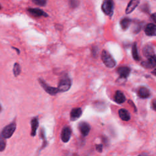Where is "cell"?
<instances>
[{"mask_svg": "<svg viewBox=\"0 0 156 156\" xmlns=\"http://www.w3.org/2000/svg\"><path fill=\"white\" fill-rule=\"evenodd\" d=\"M16 127H17V125L15 122L12 123L7 126H6L2 131L1 136L5 138H11L14 132L16 131Z\"/></svg>", "mask_w": 156, "mask_h": 156, "instance_id": "4", "label": "cell"}, {"mask_svg": "<svg viewBox=\"0 0 156 156\" xmlns=\"http://www.w3.org/2000/svg\"><path fill=\"white\" fill-rule=\"evenodd\" d=\"M132 57L135 61H139L140 57L138 53V49H137V43H134L132 45Z\"/></svg>", "mask_w": 156, "mask_h": 156, "instance_id": "20", "label": "cell"}, {"mask_svg": "<svg viewBox=\"0 0 156 156\" xmlns=\"http://www.w3.org/2000/svg\"><path fill=\"white\" fill-rule=\"evenodd\" d=\"M145 32L148 36H155L156 34V26L153 23L146 25L145 28Z\"/></svg>", "mask_w": 156, "mask_h": 156, "instance_id": "15", "label": "cell"}, {"mask_svg": "<svg viewBox=\"0 0 156 156\" xmlns=\"http://www.w3.org/2000/svg\"><path fill=\"white\" fill-rule=\"evenodd\" d=\"M39 127V120L37 118H34L31 120V135L32 137H34L36 135L37 130Z\"/></svg>", "mask_w": 156, "mask_h": 156, "instance_id": "18", "label": "cell"}, {"mask_svg": "<svg viewBox=\"0 0 156 156\" xmlns=\"http://www.w3.org/2000/svg\"><path fill=\"white\" fill-rule=\"evenodd\" d=\"M141 65H142L144 68L146 69H150V68H154L156 65L155 56L148 58L147 60L142 62Z\"/></svg>", "mask_w": 156, "mask_h": 156, "instance_id": "8", "label": "cell"}, {"mask_svg": "<svg viewBox=\"0 0 156 156\" xmlns=\"http://www.w3.org/2000/svg\"><path fill=\"white\" fill-rule=\"evenodd\" d=\"M142 25L141 23H136L133 27V32L134 33H138L141 29H142Z\"/></svg>", "mask_w": 156, "mask_h": 156, "instance_id": "26", "label": "cell"}, {"mask_svg": "<svg viewBox=\"0 0 156 156\" xmlns=\"http://www.w3.org/2000/svg\"><path fill=\"white\" fill-rule=\"evenodd\" d=\"M114 7L113 0H104L102 4V10L107 16L111 17L113 15Z\"/></svg>", "mask_w": 156, "mask_h": 156, "instance_id": "3", "label": "cell"}, {"mask_svg": "<svg viewBox=\"0 0 156 156\" xmlns=\"http://www.w3.org/2000/svg\"><path fill=\"white\" fill-rule=\"evenodd\" d=\"M131 22L132 20L130 18L127 17L123 18L120 21V26L123 30H126V29H128L130 26Z\"/></svg>", "mask_w": 156, "mask_h": 156, "instance_id": "19", "label": "cell"}, {"mask_svg": "<svg viewBox=\"0 0 156 156\" xmlns=\"http://www.w3.org/2000/svg\"><path fill=\"white\" fill-rule=\"evenodd\" d=\"M32 2L39 6H44L47 4V0H32Z\"/></svg>", "mask_w": 156, "mask_h": 156, "instance_id": "25", "label": "cell"}, {"mask_svg": "<svg viewBox=\"0 0 156 156\" xmlns=\"http://www.w3.org/2000/svg\"><path fill=\"white\" fill-rule=\"evenodd\" d=\"M151 17H152V19L153 21L155 23V13H153V14L152 15V16H151Z\"/></svg>", "mask_w": 156, "mask_h": 156, "instance_id": "30", "label": "cell"}, {"mask_svg": "<svg viewBox=\"0 0 156 156\" xmlns=\"http://www.w3.org/2000/svg\"><path fill=\"white\" fill-rule=\"evenodd\" d=\"M126 99L124 93L120 90L116 92L114 96V101L118 104H123L126 101Z\"/></svg>", "mask_w": 156, "mask_h": 156, "instance_id": "17", "label": "cell"}, {"mask_svg": "<svg viewBox=\"0 0 156 156\" xmlns=\"http://www.w3.org/2000/svg\"><path fill=\"white\" fill-rule=\"evenodd\" d=\"M117 73L120 75V78L126 79L129 75L131 69L128 66H120L118 68Z\"/></svg>", "mask_w": 156, "mask_h": 156, "instance_id": "9", "label": "cell"}, {"mask_svg": "<svg viewBox=\"0 0 156 156\" xmlns=\"http://www.w3.org/2000/svg\"><path fill=\"white\" fill-rule=\"evenodd\" d=\"M82 114H83V110L80 108L73 109L70 112V120L73 121H76L81 116Z\"/></svg>", "mask_w": 156, "mask_h": 156, "instance_id": "12", "label": "cell"}, {"mask_svg": "<svg viewBox=\"0 0 156 156\" xmlns=\"http://www.w3.org/2000/svg\"><path fill=\"white\" fill-rule=\"evenodd\" d=\"M1 9V5H0V9Z\"/></svg>", "mask_w": 156, "mask_h": 156, "instance_id": "32", "label": "cell"}, {"mask_svg": "<svg viewBox=\"0 0 156 156\" xmlns=\"http://www.w3.org/2000/svg\"><path fill=\"white\" fill-rule=\"evenodd\" d=\"M28 11L30 13L32 16L35 17H47L48 15L43 11L40 9H34V8H29Z\"/></svg>", "mask_w": 156, "mask_h": 156, "instance_id": "10", "label": "cell"}, {"mask_svg": "<svg viewBox=\"0 0 156 156\" xmlns=\"http://www.w3.org/2000/svg\"><path fill=\"white\" fill-rule=\"evenodd\" d=\"M140 0H131L126 9V13L129 14L132 12L138 6Z\"/></svg>", "mask_w": 156, "mask_h": 156, "instance_id": "14", "label": "cell"}, {"mask_svg": "<svg viewBox=\"0 0 156 156\" xmlns=\"http://www.w3.org/2000/svg\"><path fill=\"white\" fill-rule=\"evenodd\" d=\"M78 129L80 132L81 134L84 137H86L89 134L91 128L88 123L85 121H81L78 125Z\"/></svg>", "mask_w": 156, "mask_h": 156, "instance_id": "6", "label": "cell"}, {"mask_svg": "<svg viewBox=\"0 0 156 156\" xmlns=\"http://www.w3.org/2000/svg\"><path fill=\"white\" fill-rule=\"evenodd\" d=\"M80 3V0H69V4L72 8H76Z\"/></svg>", "mask_w": 156, "mask_h": 156, "instance_id": "24", "label": "cell"}, {"mask_svg": "<svg viewBox=\"0 0 156 156\" xmlns=\"http://www.w3.org/2000/svg\"><path fill=\"white\" fill-rule=\"evenodd\" d=\"M13 74L15 76H18L20 73H21V68L20 66L18 63H16L13 65Z\"/></svg>", "mask_w": 156, "mask_h": 156, "instance_id": "21", "label": "cell"}, {"mask_svg": "<svg viewBox=\"0 0 156 156\" xmlns=\"http://www.w3.org/2000/svg\"><path fill=\"white\" fill-rule=\"evenodd\" d=\"M38 80H39V82L40 85L44 89V91H45L47 93H48V94H49L50 95H55L59 92L57 88H55V87H51V86L48 85L45 83V81L43 80L41 78H39Z\"/></svg>", "mask_w": 156, "mask_h": 156, "instance_id": "5", "label": "cell"}, {"mask_svg": "<svg viewBox=\"0 0 156 156\" xmlns=\"http://www.w3.org/2000/svg\"><path fill=\"white\" fill-rule=\"evenodd\" d=\"M102 145L100 144V145H98L96 146V150L98 152H102Z\"/></svg>", "mask_w": 156, "mask_h": 156, "instance_id": "28", "label": "cell"}, {"mask_svg": "<svg viewBox=\"0 0 156 156\" xmlns=\"http://www.w3.org/2000/svg\"><path fill=\"white\" fill-rule=\"evenodd\" d=\"M1 110H2V107H1V106L0 105V112H1Z\"/></svg>", "mask_w": 156, "mask_h": 156, "instance_id": "31", "label": "cell"}, {"mask_svg": "<svg viewBox=\"0 0 156 156\" xmlns=\"http://www.w3.org/2000/svg\"><path fill=\"white\" fill-rule=\"evenodd\" d=\"M101 59L104 65L109 68H112L116 65V61L114 59L106 50H103L102 52Z\"/></svg>", "mask_w": 156, "mask_h": 156, "instance_id": "1", "label": "cell"}, {"mask_svg": "<svg viewBox=\"0 0 156 156\" xmlns=\"http://www.w3.org/2000/svg\"><path fill=\"white\" fill-rule=\"evenodd\" d=\"M40 136L43 140V145H42V149H43V148H45L47 145V140L45 138V135H44V131H43V129H42L40 131Z\"/></svg>", "mask_w": 156, "mask_h": 156, "instance_id": "23", "label": "cell"}, {"mask_svg": "<svg viewBox=\"0 0 156 156\" xmlns=\"http://www.w3.org/2000/svg\"><path fill=\"white\" fill-rule=\"evenodd\" d=\"M138 95L141 98L143 99L148 98L151 96L150 90L146 87H142L138 89Z\"/></svg>", "mask_w": 156, "mask_h": 156, "instance_id": "13", "label": "cell"}, {"mask_svg": "<svg viewBox=\"0 0 156 156\" xmlns=\"http://www.w3.org/2000/svg\"><path fill=\"white\" fill-rule=\"evenodd\" d=\"M143 53L144 56L146 58L151 57L155 56L154 47L151 45V44H147V45L144 47L143 49Z\"/></svg>", "mask_w": 156, "mask_h": 156, "instance_id": "11", "label": "cell"}, {"mask_svg": "<svg viewBox=\"0 0 156 156\" xmlns=\"http://www.w3.org/2000/svg\"><path fill=\"white\" fill-rule=\"evenodd\" d=\"M71 129L69 126H65L61 132V139L64 143H67L71 136Z\"/></svg>", "mask_w": 156, "mask_h": 156, "instance_id": "7", "label": "cell"}, {"mask_svg": "<svg viewBox=\"0 0 156 156\" xmlns=\"http://www.w3.org/2000/svg\"><path fill=\"white\" fill-rule=\"evenodd\" d=\"M71 86V81L68 76L63 77L58 84V90L59 92H65L70 90Z\"/></svg>", "mask_w": 156, "mask_h": 156, "instance_id": "2", "label": "cell"}, {"mask_svg": "<svg viewBox=\"0 0 156 156\" xmlns=\"http://www.w3.org/2000/svg\"><path fill=\"white\" fill-rule=\"evenodd\" d=\"M152 109L154 110H155V107H156V101H155V100H154L153 101H152Z\"/></svg>", "mask_w": 156, "mask_h": 156, "instance_id": "29", "label": "cell"}, {"mask_svg": "<svg viewBox=\"0 0 156 156\" xmlns=\"http://www.w3.org/2000/svg\"><path fill=\"white\" fill-rule=\"evenodd\" d=\"M140 9L142 10L143 12H149V6H148V4H145L142 6H141Z\"/></svg>", "mask_w": 156, "mask_h": 156, "instance_id": "27", "label": "cell"}, {"mask_svg": "<svg viewBox=\"0 0 156 156\" xmlns=\"http://www.w3.org/2000/svg\"><path fill=\"white\" fill-rule=\"evenodd\" d=\"M6 146V143L5 141V138H4L2 136H0V152L3 151Z\"/></svg>", "mask_w": 156, "mask_h": 156, "instance_id": "22", "label": "cell"}, {"mask_svg": "<svg viewBox=\"0 0 156 156\" xmlns=\"http://www.w3.org/2000/svg\"><path fill=\"white\" fill-rule=\"evenodd\" d=\"M118 115L120 118L124 121H128L131 120V115L128 110L124 109H121L119 110Z\"/></svg>", "mask_w": 156, "mask_h": 156, "instance_id": "16", "label": "cell"}]
</instances>
